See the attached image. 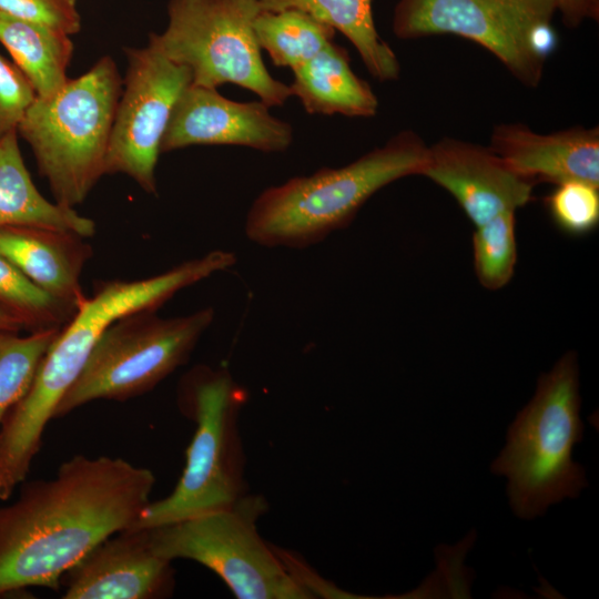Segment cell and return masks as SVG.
I'll list each match as a JSON object with an SVG mask.
<instances>
[{
	"mask_svg": "<svg viewBox=\"0 0 599 599\" xmlns=\"http://www.w3.org/2000/svg\"><path fill=\"white\" fill-rule=\"evenodd\" d=\"M154 484L149 468L83 454L51 478L23 480L16 499L0 506V598L29 587L60 589L84 555L136 521Z\"/></svg>",
	"mask_w": 599,
	"mask_h": 599,
	"instance_id": "6da1fadb",
	"label": "cell"
},
{
	"mask_svg": "<svg viewBox=\"0 0 599 599\" xmlns=\"http://www.w3.org/2000/svg\"><path fill=\"white\" fill-rule=\"evenodd\" d=\"M235 262L233 253L214 250L148 278L103 282L79 303L44 354L27 394L1 423L0 498L10 497L27 479L48 423L104 331L125 315L156 311L181 290Z\"/></svg>",
	"mask_w": 599,
	"mask_h": 599,
	"instance_id": "7a4b0ae2",
	"label": "cell"
},
{
	"mask_svg": "<svg viewBox=\"0 0 599 599\" xmlns=\"http://www.w3.org/2000/svg\"><path fill=\"white\" fill-rule=\"evenodd\" d=\"M428 146L403 130L383 146L341 167H322L262 191L244 224L246 237L263 247L304 248L345 229L384 186L422 175Z\"/></svg>",
	"mask_w": 599,
	"mask_h": 599,
	"instance_id": "3957f363",
	"label": "cell"
},
{
	"mask_svg": "<svg viewBox=\"0 0 599 599\" xmlns=\"http://www.w3.org/2000/svg\"><path fill=\"white\" fill-rule=\"evenodd\" d=\"M577 355L566 353L542 374L531 400L509 426L506 445L491 471L508 480L516 516L532 519L588 486L583 467L572 460L582 439Z\"/></svg>",
	"mask_w": 599,
	"mask_h": 599,
	"instance_id": "277c9868",
	"label": "cell"
},
{
	"mask_svg": "<svg viewBox=\"0 0 599 599\" xmlns=\"http://www.w3.org/2000/svg\"><path fill=\"white\" fill-rule=\"evenodd\" d=\"M122 80L110 57L49 97H37L17 132L30 145L54 202L74 207L105 174Z\"/></svg>",
	"mask_w": 599,
	"mask_h": 599,
	"instance_id": "5b68a950",
	"label": "cell"
},
{
	"mask_svg": "<svg viewBox=\"0 0 599 599\" xmlns=\"http://www.w3.org/2000/svg\"><path fill=\"white\" fill-rule=\"evenodd\" d=\"M245 394L225 369L197 366L179 387V407L195 423L182 475L130 528H153L233 506L246 495L238 413Z\"/></svg>",
	"mask_w": 599,
	"mask_h": 599,
	"instance_id": "8992f818",
	"label": "cell"
},
{
	"mask_svg": "<svg viewBox=\"0 0 599 599\" xmlns=\"http://www.w3.org/2000/svg\"><path fill=\"white\" fill-rule=\"evenodd\" d=\"M265 507L263 498L245 495L229 508L146 529L159 556L203 565L236 598H314L296 561L260 536L256 524Z\"/></svg>",
	"mask_w": 599,
	"mask_h": 599,
	"instance_id": "52a82bcc",
	"label": "cell"
},
{
	"mask_svg": "<svg viewBox=\"0 0 599 599\" xmlns=\"http://www.w3.org/2000/svg\"><path fill=\"white\" fill-rule=\"evenodd\" d=\"M258 0H170L169 23L149 42L186 67L191 84L217 89L231 83L255 93L270 108L291 97L288 84L266 69L254 32Z\"/></svg>",
	"mask_w": 599,
	"mask_h": 599,
	"instance_id": "ba28073f",
	"label": "cell"
},
{
	"mask_svg": "<svg viewBox=\"0 0 599 599\" xmlns=\"http://www.w3.org/2000/svg\"><path fill=\"white\" fill-rule=\"evenodd\" d=\"M213 319V308L206 307L176 317L141 311L115 321L94 345L54 418L94 400L124 402L152 390L186 363Z\"/></svg>",
	"mask_w": 599,
	"mask_h": 599,
	"instance_id": "9c48e42d",
	"label": "cell"
},
{
	"mask_svg": "<svg viewBox=\"0 0 599 599\" xmlns=\"http://www.w3.org/2000/svg\"><path fill=\"white\" fill-rule=\"evenodd\" d=\"M556 0H399L396 37L410 40L456 34L491 52L522 84H539L556 49Z\"/></svg>",
	"mask_w": 599,
	"mask_h": 599,
	"instance_id": "30bf717a",
	"label": "cell"
},
{
	"mask_svg": "<svg viewBox=\"0 0 599 599\" xmlns=\"http://www.w3.org/2000/svg\"><path fill=\"white\" fill-rule=\"evenodd\" d=\"M128 68L105 159V174L123 173L156 193L155 169L173 109L191 84L190 70L149 42L126 49Z\"/></svg>",
	"mask_w": 599,
	"mask_h": 599,
	"instance_id": "8fae6325",
	"label": "cell"
},
{
	"mask_svg": "<svg viewBox=\"0 0 599 599\" xmlns=\"http://www.w3.org/2000/svg\"><path fill=\"white\" fill-rule=\"evenodd\" d=\"M294 140L291 123L261 100L240 102L190 84L179 98L162 139L161 152L191 145H236L265 153L283 152Z\"/></svg>",
	"mask_w": 599,
	"mask_h": 599,
	"instance_id": "7c38bea8",
	"label": "cell"
},
{
	"mask_svg": "<svg viewBox=\"0 0 599 599\" xmlns=\"http://www.w3.org/2000/svg\"><path fill=\"white\" fill-rule=\"evenodd\" d=\"M171 564L153 550L146 528H128L102 540L62 576V598H165L174 588Z\"/></svg>",
	"mask_w": 599,
	"mask_h": 599,
	"instance_id": "4fadbf2b",
	"label": "cell"
},
{
	"mask_svg": "<svg viewBox=\"0 0 599 599\" xmlns=\"http://www.w3.org/2000/svg\"><path fill=\"white\" fill-rule=\"evenodd\" d=\"M422 175L449 192L475 226L526 205L536 185L515 173L489 146L454 138L428 146Z\"/></svg>",
	"mask_w": 599,
	"mask_h": 599,
	"instance_id": "5bb4252c",
	"label": "cell"
},
{
	"mask_svg": "<svg viewBox=\"0 0 599 599\" xmlns=\"http://www.w3.org/2000/svg\"><path fill=\"white\" fill-rule=\"evenodd\" d=\"M489 149L534 184L582 181L599 186L598 126L540 134L520 123H505L494 129Z\"/></svg>",
	"mask_w": 599,
	"mask_h": 599,
	"instance_id": "9a60e30c",
	"label": "cell"
},
{
	"mask_svg": "<svg viewBox=\"0 0 599 599\" xmlns=\"http://www.w3.org/2000/svg\"><path fill=\"white\" fill-rule=\"evenodd\" d=\"M83 236L40 226H0V254L44 292L75 311L85 297L80 276L92 256Z\"/></svg>",
	"mask_w": 599,
	"mask_h": 599,
	"instance_id": "2e32d148",
	"label": "cell"
},
{
	"mask_svg": "<svg viewBox=\"0 0 599 599\" xmlns=\"http://www.w3.org/2000/svg\"><path fill=\"white\" fill-rule=\"evenodd\" d=\"M290 88L309 114L374 116L378 99L351 68L347 50L334 41L294 69Z\"/></svg>",
	"mask_w": 599,
	"mask_h": 599,
	"instance_id": "e0dca14e",
	"label": "cell"
},
{
	"mask_svg": "<svg viewBox=\"0 0 599 599\" xmlns=\"http://www.w3.org/2000/svg\"><path fill=\"white\" fill-rule=\"evenodd\" d=\"M28 225L69 231L83 237L95 223L74 207L48 201L33 184L24 165L17 130L0 139V226Z\"/></svg>",
	"mask_w": 599,
	"mask_h": 599,
	"instance_id": "ac0fdd59",
	"label": "cell"
},
{
	"mask_svg": "<svg viewBox=\"0 0 599 599\" xmlns=\"http://www.w3.org/2000/svg\"><path fill=\"white\" fill-rule=\"evenodd\" d=\"M258 3L261 11L295 9L315 17L351 41L375 79H398L399 61L376 30L372 0H258Z\"/></svg>",
	"mask_w": 599,
	"mask_h": 599,
	"instance_id": "d6986e66",
	"label": "cell"
},
{
	"mask_svg": "<svg viewBox=\"0 0 599 599\" xmlns=\"http://www.w3.org/2000/svg\"><path fill=\"white\" fill-rule=\"evenodd\" d=\"M0 42L37 92L45 98L69 79L73 43L70 35L50 27L0 11Z\"/></svg>",
	"mask_w": 599,
	"mask_h": 599,
	"instance_id": "ffe728a7",
	"label": "cell"
},
{
	"mask_svg": "<svg viewBox=\"0 0 599 599\" xmlns=\"http://www.w3.org/2000/svg\"><path fill=\"white\" fill-rule=\"evenodd\" d=\"M254 32L274 65L292 71L333 42L336 33L327 23L295 9L261 11Z\"/></svg>",
	"mask_w": 599,
	"mask_h": 599,
	"instance_id": "44dd1931",
	"label": "cell"
},
{
	"mask_svg": "<svg viewBox=\"0 0 599 599\" xmlns=\"http://www.w3.org/2000/svg\"><path fill=\"white\" fill-rule=\"evenodd\" d=\"M60 328L31 332L27 336L0 329V426L8 412L27 394Z\"/></svg>",
	"mask_w": 599,
	"mask_h": 599,
	"instance_id": "7402d4cb",
	"label": "cell"
},
{
	"mask_svg": "<svg viewBox=\"0 0 599 599\" xmlns=\"http://www.w3.org/2000/svg\"><path fill=\"white\" fill-rule=\"evenodd\" d=\"M0 307L12 315L22 329L37 332L61 327L74 309L54 298L0 254Z\"/></svg>",
	"mask_w": 599,
	"mask_h": 599,
	"instance_id": "603a6c76",
	"label": "cell"
},
{
	"mask_svg": "<svg viewBox=\"0 0 599 599\" xmlns=\"http://www.w3.org/2000/svg\"><path fill=\"white\" fill-rule=\"evenodd\" d=\"M474 267L479 283L497 291L511 280L517 263L515 212L501 213L475 226Z\"/></svg>",
	"mask_w": 599,
	"mask_h": 599,
	"instance_id": "cb8c5ba5",
	"label": "cell"
},
{
	"mask_svg": "<svg viewBox=\"0 0 599 599\" xmlns=\"http://www.w3.org/2000/svg\"><path fill=\"white\" fill-rule=\"evenodd\" d=\"M545 204L554 223L569 235H585L598 226L599 186L567 181L556 185Z\"/></svg>",
	"mask_w": 599,
	"mask_h": 599,
	"instance_id": "d4e9b609",
	"label": "cell"
},
{
	"mask_svg": "<svg viewBox=\"0 0 599 599\" xmlns=\"http://www.w3.org/2000/svg\"><path fill=\"white\" fill-rule=\"evenodd\" d=\"M37 92L26 74L0 55V139L18 129Z\"/></svg>",
	"mask_w": 599,
	"mask_h": 599,
	"instance_id": "484cf974",
	"label": "cell"
},
{
	"mask_svg": "<svg viewBox=\"0 0 599 599\" xmlns=\"http://www.w3.org/2000/svg\"><path fill=\"white\" fill-rule=\"evenodd\" d=\"M0 11L69 35L77 33L81 27L77 0H0Z\"/></svg>",
	"mask_w": 599,
	"mask_h": 599,
	"instance_id": "4316f807",
	"label": "cell"
},
{
	"mask_svg": "<svg viewBox=\"0 0 599 599\" xmlns=\"http://www.w3.org/2000/svg\"><path fill=\"white\" fill-rule=\"evenodd\" d=\"M566 27L576 28L585 20L599 19V0H556Z\"/></svg>",
	"mask_w": 599,
	"mask_h": 599,
	"instance_id": "83f0119b",
	"label": "cell"
},
{
	"mask_svg": "<svg viewBox=\"0 0 599 599\" xmlns=\"http://www.w3.org/2000/svg\"><path fill=\"white\" fill-rule=\"evenodd\" d=\"M0 329L20 332L22 326L12 315L0 307Z\"/></svg>",
	"mask_w": 599,
	"mask_h": 599,
	"instance_id": "f1b7e54d",
	"label": "cell"
}]
</instances>
